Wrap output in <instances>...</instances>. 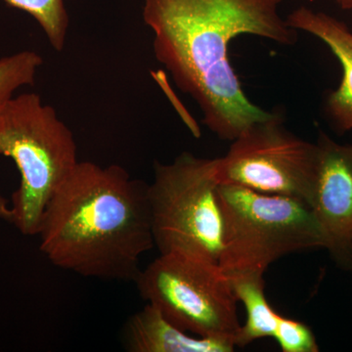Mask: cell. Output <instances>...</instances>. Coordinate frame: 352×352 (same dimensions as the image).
I'll list each match as a JSON object with an SVG mask.
<instances>
[{"mask_svg": "<svg viewBox=\"0 0 352 352\" xmlns=\"http://www.w3.org/2000/svg\"><path fill=\"white\" fill-rule=\"evenodd\" d=\"M283 0H145L143 20L153 50L177 87L203 113V122L222 140L233 141L273 113L252 103L229 60V45L243 34L282 45L298 31L280 16Z\"/></svg>", "mask_w": 352, "mask_h": 352, "instance_id": "1", "label": "cell"}, {"mask_svg": "<svg viewBox=\"0 0 352 352\" xmlns=\"http://www.w3.org/2000/svg\"><path fill=\"white\" fill-rule=\"evenodd\" d=\"M38 236L61 270L135 281L141 258L155 247L148 184L118 164L78 162L46 206Z\"/></svg>", "mask_w": 352, "mask_h": 352, "instance_id": "2", "label": "cell"}, {"mask_svg": "<svg viewBox=\"0 0 352 352\" xmlns=\"http://www.w3.org/2000/svg\"><path fill=\"white\" fill-rule=\"evenodd\" d=\"M0 155L20 173L12 223L24 235H38L46 206L80 162L73 132L38 94L15 95L0 110Z\"/></svg>", "mask_w": 352, "mask_h": 352, "instance_id": "3", "label": "cell"}, {"mask_svg": "<svg viewBox=\"0 0 352 352\" xmlns=\"http://www.w3.org/2000/svg\"><path fill=\"white\" fill-rule=\"evenodd\" d=\"M223 236L219 265L227 277L263 274L287 254L325 249L311 208L292 197L267 195L233 184H220Z\"/></svg>", "mask_w": 352, "mask_h": 352, "instance_id": "4", "label": "cell"}, {"mask_svg": "<svg viewBox=\"0 0 352 352\" xmlns=\"http://www.w3.org/2000/svg\"><path fill=\"white\" fill-rule=\"evenodd\" d=\"M219 185V157L184 152L173 163L155 162L148 199L160 254H185L219 263L223 236Z\"/></svg>", "mask_w": 352, "mask_h": 352, "instance_id": "5", "label": "cell"}, {"mask_svg": "<svg viewBox=\"0 0 352 352\" xmlns=\"http://www.w3.org/2000/svg\"><path fill=\"white\" fill-rule=\"evenodd\" d=\"M134 282L148 305L176 327L198 337L235 342L241 327L239 300L219 263L185 254H160Z\"/></svg>", "mask_w": 352, "mask_h": 352, "instance_id": "6", "label": "cell"}, {"mask_svg": "<svg viewBox=\"0 0 352 352\" xmlns=\"http://www.w3.org/2000/svg\"><path fill=\"white\" fill-rule=\"evenodd\" d=\"M231 142L226 156L219 157L220 184L292 197L309 206L318 162L316 143L287 131L276 113Z\"/></svg>", "mask_w": 352, "mask_h": 352, "instance_id": "7", "label": "cell"}, {"mask_svg": "<svg viewBox=\"0 0 352 352\" xmlns=\"http://www.w3.org/2000/svg\"><path fill=\"white\" fill-rule=\"evenodd\" d=\"M316 177L309 207L320 226L325 250L344 271H352V144L320 132Z\"/></svg>", "mask_w": 352, "mask_h": 352, "instance_id": "8", "label": "cell"}, {"mask_svg": "<svg viewBox=\"0 0 352 352\" xmlns=\"http://www.w3.org/2000/svg\"><path fill=\"white\" fill-rule=\"evenodd\" d=\"M289 27L320 39L339 60L342 69L340 87L329 95L326 113L336 131L352 129V32L342 21L308 7H298L286 18Z\"/></svg>", "mask_w": 352, "mask_h": 352, "instance_id": "9", "label": "cell"}, {"mask_svg": "<svg viewBox=\"0 0 352 352\" xmlns=\"http://www.w3.org/2000/svg\"><path fill=\"white\" fill-rule=\"evenodd\" d=\"M124 340L131 352H232L236 347L231 339L184 332L148 303L127 320Z\"/></svg>", "mask_w": 352, "mask_h": 352, "instance_id": "10", "label": "cell"}, {"mask_svg": "<svg viewBox=\"0 0 352 352\" xmlns=\"http://www.w3.org/2000/svg\"><path fill=\"white\" fill-rule=\"evenodd\" d=\"M263 274L249 273L229 277L238 300L244 305L247 319L235 337V344L245 347L254 340L273 337L279 314L275 311L265 296Z\"/></svg>", "mask_w": 352, "mask_h": 352, "instance_id": "11", "label": "cell"}, {"mask_svg": "<svg viewBox=\"0 0 352 352\" xmlns=\"http://www.w3.org/2000/svg\"><path fill=\"white\" fill-rule=\"evenodd\" d=\"M8 6L31 15L41 25L54 50L62 51L66 43L69 15L64 0H3Z\"/></svg>", "mask_w": 352, "mask_h": 352, "instance_id": "12", "label": "cell"}, {"mask_svg": "<svg viewBox=\"0 0 352 352\" xmlns=\"http://www.w3.org/2000/svg\"><path fill=\"white\" fill-rule=\"evenodd\" d=\"M43 63L41 55L31 50L0 58V110L20 88L34 83Z\"/></svg>", "mask_w": 352, "mask_h": 352, "instance_id": "13", "label": "cell"}, {"mask_svg": "<svg viewBox=\"0 0 352 352\" xmlns=\"http://www.w3.org/2000/svg\"><path fill=\"white\" fill-rule=\"evenodd\" d=\"M283 352H318L320 351L314 331L307 324L283 315L278 316L273 337Z\"/></svg>", "mask_w": 352, "mask_h": 352, "instance_id": "14", "label": "cell"}, {"mask_svg": "<svg viewBox=\"0 0 352 352\" xmlns=\"http://www.w3.org/2000/svg\"><path fill=\"white\" fill-rule=\"evenodd\" d=\"M12 217L11 204L6 199H4L3 197L0 196V219L12 223Z\"/></svg>", "mask_w": 352, "mask_h": 352, "instance_id": "15", "label": "cell"}, {"mask_svg": "<svg viewBox=\"0 0 352 352\" xmlns=\"http://www.w3.org/2000/svg\"><path fill=\"white\" fill-rule=\"evenodd\" d=\"M342 10L352 11V0H335Z\"/></svg>", "mask_w": 352, "mask_h": 352, "instance_id": "16", "label": "cell"}]
</instances>
